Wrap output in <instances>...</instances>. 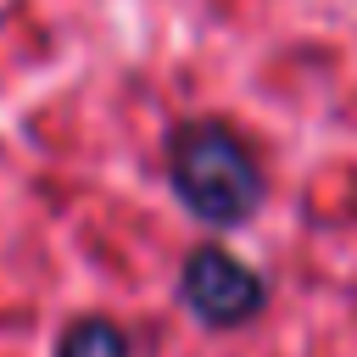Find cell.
I'll use <instances>...</instances> for the list:
<instances>
[{
  "label": "cell",
  "mask_w": 357,
  "mask_h": 357,
  "mask_svg": "<svg viewBox=\"0 0 357 357\" xmlns=\"http://www.w3.org/2000/svg\"><path fill=\"white\" fill-rule=\"evenodd\" d=\"M167 178L173 195L218 229L245 223L262 206V167L251 145L223 123H184L167 139Z\"/></svg>",
  "instance_id": "obj_1"
},
{
  "label": "cell",
  "mask_w": 357,
  "mask_h": 357,
  "mask_svg": "<svg viewBox=\"0 0 357 357\" xmlns=\"http://www.w3.org/2000/svg\"><path fill=\"white\" fill-rule=\"evenodd\" d=\"M178 290H184L190 312H195L201 324H212V329H234V324L257 318V312H262V296H268L262 273L245 268V262H240L234 251H223V245L190 251Z\"/></svg>",
  "instance_id": "obj_2"
},
{
  "label": "cell",
  "mask_w": 357,
  "mask_h": 357,
  "mask_svg": "<svg viewBox=\"0 0 357 357\" xmlns=\"http://www.w3.org/2000/svg\"><path fill=\"white\" fill-rule=\"evenodd\" d=\"M56 357H128V335L117 324H106V318H78L61 335Z\"/></svg>",
  "instance_id": "obj_3"
}]
</instances>
